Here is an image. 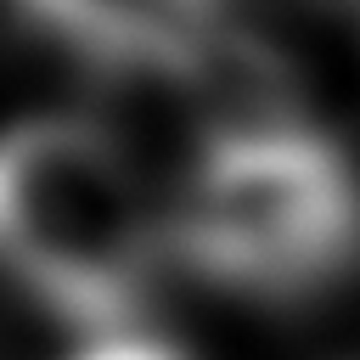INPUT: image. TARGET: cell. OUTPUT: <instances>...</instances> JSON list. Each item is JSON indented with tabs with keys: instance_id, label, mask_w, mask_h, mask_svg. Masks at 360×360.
Listing matches in <instances>:
<instances>
[{
	"instance_id": "5b68a950",
	"label": "cell",
	"mask_w": 360,
	"mask_h": 360,
	"mask_svg": "<svg viewBox=\"0 0 360 360\" xmlns=\"http://www.w3.org/2000/svg\"><path fill=\"white\" fill-rule=\"evenodd\" d=\"M332 6H354V11H360V0H332Z\"/></svg>"
},
{
	"instance_id": "6da1fadb",
	"label": "cell",
	"mask_w": 360,
	"mask_h": 360,
	"mask_svg": "<svg viewBox=\"0 0 360 360\" xmlns=\"http://www.w3.org/2000/svg\"><path fill=\"white\" fill-rule=\"evenodd\" d=\"M163 259L118 135L68 112L0 129V270L34 309L90 343L135 338Z\"/></svg>"
},
{
	"instance_id": "277c9868",
	"label": "cell",
	"mask_w": 360,
	"mask_h": 360,
	"mask_svg": "<svg viewBox=\"0 0 360 360\" xmlns=\"http://www.w3.org/2000/svg\"><path fill=\"white\" fill-rule=\"evenodd\" d=\"M79 360H186V354H174L163 338H146V332H135V338H112V343H90Z\"/></svg>"
},
{
	"instance_id": "7a4b0ae2",
	"label": "cell",
	"mask_w": 360,
	"mask_h": 360,
	"mask_svg": "<svg viewBox=\"0 0 360 360\" xmlns=\"http://www.w3.org/2000/svg\"><path fill=\"white\" fill-rule=\"evenodd\" d=\"M163 248L214 292L270 309L321 304L360 270V169L315 124L202 141Z\"/></svg>"
},
{
	"instance_id": "3957f363",
	"label": "cell",
	"mask_w": 360,
	"mask_h": 360,
	"mask_svg": "<svg viewBox=\"0 0 360 360\" xmlns=\"http://www.w3.org/2000/svg\"><path fill=\"white\" fill-rule=\"evenodd\" d=\"M17 22L101 79H174L231 17V0H11Z\"/></svg>"
}]
</instances>
